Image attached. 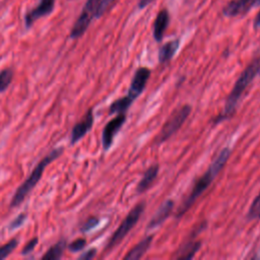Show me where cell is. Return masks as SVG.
<instances>
[{
	"instance_id": "obj_1",
	"label": "cell",
	"mask_w": 260,
	"mask_h": 260,
	"mask_svg": "<svg viewBox=\"0 0 260 260\" xmlns=\"http://www.w3.org/2000/svg\"><path fill=\"white\" fill-rule=\"evenodd\" d=\"M230 155H231V149L229 147L223 148L218 153V155L211 162V165L206 170V172L202 176H200L199 179L193 185L192 191L190 192L188 197L185 199V201L182 203L181 207L178 209L177 217H180L183 214H185L188 211V209L193 205L195 200L208 188V186L213 182L215 177L219 174V172L224 167Z\"/></svg>"
},
{
	"instance_id": "obj_2",
	"label": "cell",
	"mask_w": 260,
	"mask_h": 260,
	"mask_svg": "<svg viewBox=\"0 0 260 260\" xmlns=\"http://www.w3.org/2000/svg\"><path fill=\"white\" fill-rule=\"evenodd\" d=\"M259 64H260V59H258V58L254 59L245 68V70L241 73V75L238 78V80L236 81L232 91L228 95V99L224 103V108H223V112L220 116V119H226L235 113V111H236V109H237V107H238L246 88L250 85V83L252 82L254 77L258 74Z\"/></svg>"
},
{
	"instance_id": "obj_3",
	"label": "cell",
	"mask_w": 260,
	"mask_h": 260,
	"mask_svg": "<svg viewBox=\"0 0 260 260\" xmlns=\"http://www.w3.org/2000/svg\"><path fill=\"white\" fill-rule=\"evenodd\" d=\"M62 152H63V147L55 148L50 153H48L43 159H41L39 161V164L35 167L32 172L30 173V175L26 178V180L15 191V193H14L12 199H11V202H10L11 207L19 206L22 203V201L26 198L28 193L35 188V186L41 180L46 167L49 166L54 159L59 157L62 154Z\"/></svg>"
},
{
	"instance_id": "obj_4",
	"label": "cell",
	"mask_w": 260,
	"mask_h": 260,
	"mask_svg": "<svg viewBox=\"0 0 260 260\" xmlns=\"http://www.w3.org/2000/svg\"><path fill=\"white\" fill-rule=\"evenodd\" d=\"M191 110H192L191 106L187 104L176 109L164 124L159 134L156 137V142L158 144L162 143L164 141L168 140L172 135H174L184 124V122L190 115Z\"/></svg>"
},
{
	"instance_id": "obj_5",
	"label": "cell",
	"mask_w": 260,
	"mask_h": 260,
	"mask_svg": "<svg viewBox=\"0 0 260 260\" xmlns=\"http://www.w3.org/2000/svg\"><path fill=\"white\" fill-rule=\"evenodd\" d=\"M144 210V203L140 202L136 206H134L131 211L127 214L115 233L112 235L111 239L109 240L106 249L110 250L120 244V242L127 236V234L133 229V226L137 223L140 215Z\"/></svg>"
},
{
	"instance_id": "obj_6",
	"label": "cell",
	"mask_w": 260,
	"mask_h": 260,
	"mask_svg": "<svg viewBox=\"0 0 260 260\" xmlns=\"http://www.w3.org/2000/svg\"><path fill=\"white\" fill-rule=\"evenodd\" d=\"M100 1L101 0H86L80 15L78 16L74 25L71 28V31H70L71 39H78L85 32L91 19L95 17V13H96Z\"/></svg>"
},
{
	"instance_id": "obj_7",
	"label": "cell",
	"mask_w": 260,
	"mask_h": 260,
	"mask_svg": "<svg viewBox=\"0 0 260 260\" xmlns=\"http://www.w3.org/2000/svg\"><path fill=\"white\" fill-rule=\"evenodd\" d=\"M125 121H126V115L118 114L114 119L109 121L107 125L104 127L103 133H102V143L105 150H108L111 147L116 134L124 125Z\"/></svg>"
},
{
	"instance_id": "obj_8",
	"label": "cell",
	"mask_w": 260,
	"mask_h": 260,
	"mask_svg": "<svg viewBox=\"0 0 260 260\" xmlns=\"http://www.w3.org/2000/svg\"><path fill=\"white\" fill-rule=\"evenodd\" d=\"M150 77V70L147 67H140L135 71V74L132 78L128 95L134 101L138 98V95L143 91L148 78Z\"/></svg>"
},
{
	"instance_id": "obj_9",
	"label": "cell",
	"mask_w": 260,
	"mask_h": 260,
	"mask_svg": "<svg viewBox=\"0 0 260 260\" xmlns=\"http://www.w3.org/2000/svg\"><path fill=\"white\" fill-rule=\"evenodd\" d=\"M56 0H41L39 5L34 9L29 10L24 16V24L26 28H29L36 20L50 14L55 6Z\"/></svg>"
},
{
	"instance_id": "obj_10",
	"label": "cell",
	"mask_w": 260,
	"mask_h": 260,
	"mask_svg": "<svg viewBox=\"0 0 260 260\" xmlns=\"http://www.w3.org/2000/svg\"><path fill=\"white\" fill-rule=\"evenodd\" d=\"M93 125V112L92 109H88L83 118L76 123L71 131L70 143L74 144L79 141L92 127Z\"/></svg>"
},
{
	"instance_id": "obj_11",
	"label": "cell",
	"mask_w": 260,
	"mask_h": 260,
	"mask_svg": "<svg viewBox=\"0 0 260 260\" xmlns=\"http://www.w3.org/2000/svg\"><path fill=\"white\" fill-rule=\"evenodd\" d=\"M255 5H260V0H233L223 8V14L229 17L245 14Z\"/></svg>"
},
{
	"instance_id": "obj_12",
	"label": "cell",
	"mask_w": 260,
	"mask_h": 260,
	"mask_svg": "<svg viewBox=\"0 0 260 260\" xmlns=\"http://www.w3.org/2000/svg\"><path fill=\"white\" fill-rule=\"evenodd\" d=\"M173 208H174V201L173 200L169 199V200L165 201L159 206V208L157 209L155 214L152 216L150 221L148 222L147 229L151 230V229H154V228L160 225L167 219V217L171 214Z\"/></svg>"
},
{
	"instance_id": "obj_13",
	"label": "cell",
	"mask_w": 260,
	"mask_h": 260,
	"mask_svg": "<svg viewBox=\"0 0 260 260\" xmlns=\"http://www.w3.org/2000/svg\"><path fill=\"white\" fill-rule=\"evenodd\" d=\"M169 20H170L169 12L166 9H162L157 13L153 23V37L155 41L157 42L161 41L165 30L168 27Z\"/></svg>"
},
{
	"instance_id": "obj_14",
	"label": "cell",
	"mask_w": 260,
	"mask_h": 260,
	"mask_svg": "<svg viewBox=\"0 0 260 260\" xmlns=\"http://www.w3.org/2000/svg\"><path fill=\"white\" fill-rule=\"evenodd\" d=\"M158 170H159V166L155 164V165H152L151 167H149L145 171V173L143 174L141 180L139 181V183L137 184V187H136V191L138 193H142L150 187V185L153 183V181L155 180V178L158 174Z\"/></svg>"
},
{
	"instance_id": "obj_15",
	"label": "cell",
	"mask_w": 260,
	"mask_h": 260,
	"mask_svg": "<svg viewBox=\"0 0 260 260\" xmlns=\"http://www.w3.org/2000/svg\"><path fill=\"white\" fill-rule=\"evenodd\" d=\"M152 239H153L152 236L145 237L143 240H141L135 247H133L128 252V254L124 257V259L125 260H137V259H140L145 254L147 249L150 247Z\"/></svg>"
},
{
	"instance_id": "obj_16",
	"label": "cell",
	"mask_w": 260,
	"mask_h": 260,
	"mask_svg": "<svg viewBox=\"0 0 260 260\" xmlns=\"http://www.w3.org/2000/svg\"><path fill=\"white\" fill-rule=\"evenodd\" d=\"M179 45H180L179 40H173V41L168 42L167 44H165L159 49V53H158L159 63L164 64V63L169 62L173 58L175 53L177 52V50L179 48Z\"/></svg>"
},
{
	"instance_id": "obj_17",
	"label": "cell",
	"mask_w": 260,
	"mask_h": 260,
	"mask_svg": "<svg viewBox=\"0 0 260 260\" xmlns=\"http://www.w3.org/2000/svg\"><path fill=\"white\" fill-rule=\"evenodd\" d=\"M200 248V242H188L185 245H182L181 249L175 255L176 259L188 260L194 257L198 249Z\"/></svg>"
},
{
	"instance_id": "obj_18",
	"label": "cell",
	"mask_w": 260,
	"mask_h": 260,
	"mask_svg": "<svg viewBox=\"0 0 260 260\" xmlns=\"http://www.w3.org/2000/svg\"><path fill=\"white\" fill-rule=\"evenodd\" d=\"M133 102H134V100L131 99L127 94V95L113 102L110 106L109 112H110V114H125Z\"/></svg>"
},
{
	"instance_id": "obj_19",
	"label": "cell",
	"mask_w": 260,
	"mask_h": 260,
	"mask_svg": "<svg viewBox=\"0 0 260 260\" xmlns=\"http://www.w3.org/2000/svg\"><path fill=\"white\" fill-rule=\"evenodd\" d=\"M65 248H66V240L61 239L55 245L49 248V250L42 256V259H48V260L60 259L63 255Z\"/></svg>"
},
{
	"instance_id": "obj_20",
	"label": "cell",
	"mask_w": 260,
	"mask_h": 260,
	"mask_svg": "<svg viewBox=\"0 0 260 260\" xmlns=\"http://www.w3.org/2000/svg\"><path fill=\"white\" fill-rule=\"evenodd\" d=\"M13 78V70L5 68L0 71V92H3L10 85Z\"/></svg>"
},
{
	"instance_id": "obj_21",
	"label": "cell",
	"mask_w": 260,
	"mask_h": 260,
	"mask_svg": "<svg viewBox=\"0 0 260 260\" xmlns=\"http://www.w3.org/2000/svg\"><path fill=\"white\" fill-rule=\"evenodd\" d=\"M18 245V240L17 239H11L10 241H8L7 243H5L3 246L0 247V260L8 257L13 251L14 249L17 247Z\"/></svg>"
},
{
	"instance_id": "obj_22",
	"label": "cell",
	"mask_w": 260,
	"mask_h": 260,
	"mask_svg": "<svg viewBox=\"0 0 260 260\" xmlns=\"http://www.w3.org/2000/svg\"><path fill=\"white\" fill-rule=\"evenodd\" d=\"M248 218L249 219H256L260 218V193L258 196L253 200L249 211H248Z\"/></svg>"
},
{
	"instance_id": "obj_23",
	"label": "cell",
	"mask_w": 260,
	"mask_h": 260,
	"mask_svg": "<svg viewBox=\"0 0 260 260\" xmlns=\"http://www.w3.org/2000/svg\"><path fill=\"white\" fill-rule=\"evenodd\" d=\"M86 245V240L84 238H78L76 240H74L73 242H71L68 246V249L71 251V252H79L81 251Z\"/></svg>"
},
{
	"instance_id": "obj_24",
	"label": "cell",
	"mask_w": 260,
	"mask_h": 260,
	"mask_svg": "<svg viewBox=\"0 0 260 260\" xmlns=\"http://www.w3.org/2000/svg\"><path fill=\"white\" fill-rule=\"evenodd\" d=\"M113 2H114V0H101L98 10H96V13H95V18L101 17L112 6Z\"/></svg>"
},
{
	"instance_id": "obj_25",
	"label": "cell",
	"mask_w": 260,
	"mask_h": 260,
	"mask_svg": "<svg viewBox=\"0 0 260 260\" xmlns=\"http://www.w3.org/2000/svg\"><path fill=\"white\" fill-rule=\"evenodd\" d=\"M38 242H39L38 238H34V239L29 240V241L25 244V246L23 247V249H22V251H21V254H22V255H27V254H29L30 252H32V250L37 247Z\"/></svg>"
},
{
	"instance_id": "obj_26",
	"label": "cell",
	"mask_w": 260,
	"mask_h": 260,
	"mask_svg": "<svg viewBox=\"0 0 260 260\" xmlns=\"http://www.w3.org/2000/svg\"><path fill=\"white\" fill-rule=\"evenodd\" d=\"M25 217H26V214L25 213H20L18 216H16L9 224V230H14V229H17L19 228L25 220Z\"/></svg>"
},
{
	"instance_id": "obj_27",
	"label": "cell",
	"mask_w": 260,
	"mask_h": 260,
	"mask_svg": "<svg viewBox=\"0 0 260 260\" xmlns=\"http://www.w3.org/2000/svg\"><path fill=\"white\" fill-rule=\"evenodd\" d=\"M98 223H99V218H96V217H90V218H88V219L85 221V223L83 224V226H82L81 230H82V232H87V231L93 229Z\"/></svg>"
},
{
	"instance_id": "obj_28",
	"label": "cell",
	"mask_w": 260,
	"mask_h": 260,
	"mask_svg": "<svg viewBox=\"0 0 260 260\" xmlns=\"http://www.w3.org/2000/svg\"><path fill=\"white\" fill-rule=\"evenodd\" d=\"M95 249H89L86 252H84L82 255L79 256V259H83V260H89L92 259L95 256Z\"/></svg>"
},
{
	"instance_id": "obj_29",
	"label": "cell",
	"mask_w": 260,
	"mask_h": 260,
	"mask_svg": "<svg viewBox=\"0 0 260 260\" xmlns=\"http://www.w3.org/2000/svg\"><path fill=\"white\" fill-rule=\"evenodd\" d=\"M254 27L255 28H260V12L257 14L254 20Z\"/></svg>"
},
{
	"instance_id": "obj_30",
	"label": "cell",
	"mask_w": 260,
	"mask_h": 260,
	"mask_svg": "<svg viewBox=\"0 0 260 260\" xmlns=\"http://www.w3.org/2000/svg\"><path fill=\"white\" fill-rule=\"evenodd\" d=\"M153 0H140L139 1V7L143 8L145 6H147L149 3H151Z\"/></svg>"
},
{
	"instance_id": "obj_31",
	"label": "cell",
	"mask_w": 260,
	"mask_h": 260,
	"mask_svg": "<svg viewBox=\"0 0 260 260\" xmlns=\"http://www.w3.org/2000/svg\"><path fill=\"white\" fill-rule=\"evenodd\" d=\"M258 74L260 75V64H259V67H258Z\"/></svg>"
}]
</instances>
